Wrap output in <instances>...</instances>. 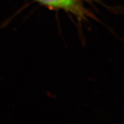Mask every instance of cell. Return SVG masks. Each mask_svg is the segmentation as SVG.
<instances>
[{
	"mask_svg": "<svg viewBox=\"0 0 124 124\" xmlns=\"http://www.w3.org/2000/svg\"><path fill=\"white\" fill-rule=\"evenodd\" d=\"M38 3L48 8L62 10L70 13L79 18L84 17L85 10L81 0H35Z\"/></svg>",
	"mask_w": 124,
	"mask_h": 124,
	"instance_id": "1",
	"label": "cell"
}]
</instances>
